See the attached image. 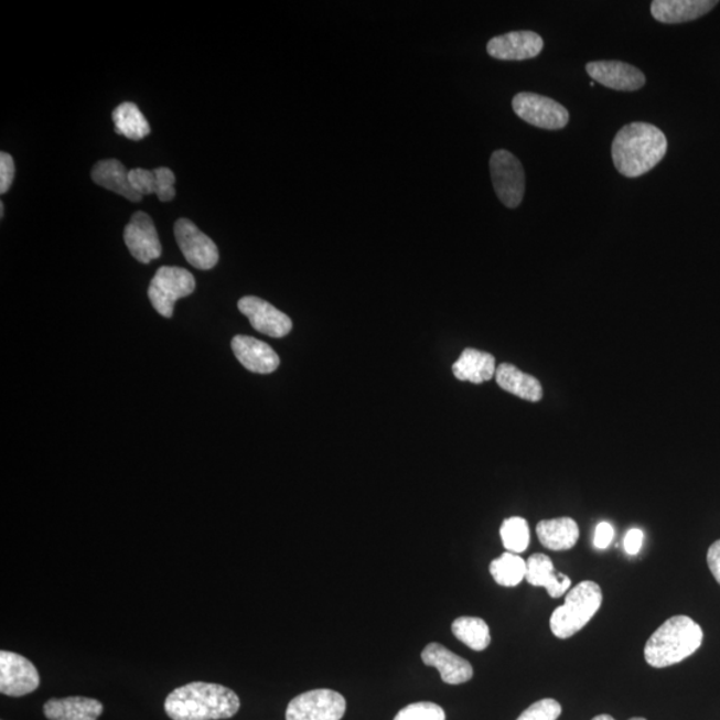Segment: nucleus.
<instances>
[{
    "label": "nucleus",
    "mask_w": 720,
    "mask_h": 720,
    "mask_svg": "<svg viewBox=\"0 0 720 720\" xmlns=\"http://www.w3.org/2000/svg\"><path fill=\"white\" fill-rule=\"evenodd\" d=\"M707 565H709L713 578L720 584V539L713 541L710 546L709 552H707Z\"/></svg>",
    "instance_id": "nucleus-35"
},
{
    "label": "nucleus",
    "mask_w": 720,
    "mask_h": 720,
    "mask_svg": "<svg viewBox=\"0 0 720 720\" xmlns=\"http://www.w3.org/2000/svg\"><path fill=\"white\" fill-rule=\"evenodd\" d=\"M238 309L250 321L251 326L265 335L283 337L290 334L292 322L284 312L257 297L241 298Z\"/></svg>",
    "instance_id": "nucleus-12"
},
{
    "label": "nucleus",
    "mask_w": 720,
    "mask_h": 720,
    "mask_svg": "<svg viewBox=\"0 0 720 720\" xmlns=\"http://www.w3.org/2000/svg\"><path fill=\"white\" fill-rule=\"evenodd\" d=\"M592 720H616V719H614V718L611 717V716H608V713H603V716H598V717H595V718L592 719Z\"/></svg>",
    "instance_id": "nucleus-36"
},
{
    "label": "nucleus",
    "mask_w": 720,
    "mask_h": 720,
    "mask_svg": "<svg viewBox=\"0 0 720 720\" xmlns=\"http://www.w3.org/2000/svg\"><path fill=\"white\" fill-rule=\"evenodd\" d=\"M175 239L183 257L197 270L214 269L219 262V250L212 238L203 234L193 222L182 218L175 223Z\"/></svg>",
    "instance_id": "nucleus-9"
},
{
    "label": "nucleus",
    "mask_w": 720,
    "mask_h": 720,
    "mask_svg": "<svg viewBox=\"0 0 720 720\" xmlns=\"http://www.w3.org/2000/svg\"><path fill=\"white\" fill-rule=\"evenodd\" d=\"M41 685L40 673L28 658L17 653L0 652V692L24 697Z\"/></svg>",
    "instance_id": "nucleus-10"
},
{
    "label": "nucleus",
    "mask_w": 720,
    "mask_h": 720,
    "mask_svg": "<svg viewBox=\"0 0 720 720\" xmlns=\"http://www.w3.org/2000/svg\"><path fill=\"white\" fill-rule=\"evenodd\" d=\"M115 132L131 140H142L151 129L142 111L131 101H125L112 111Z\"/></svg>",
    "instance_id": "nucleus-24"
},
{
    "label": "nucleus",
    "mask_w": 720,
    "mask_h": 720,
    "mask_svg": "<svg viewBox=\"0 0 720 720\" xmlns=\"http://www.w3.org/2000/svg\"><path fill=\"white\" fill-rule=\"evenodd\" d=\"M603 594L599 584L584 581L566 595L562 606L550 617L551 633L559 640L571 638L588 624L601 609Z\"/></svg>",
    "instance_id": "nucleus-4"
},
{
    "label": "nucleus",
    "mask_w": 720,
    "mask_h": 720,
    "mask_svg": "<svg viewBox=\"0 0 720 720\" xmlns=\"http://www.w3.org/2000/svg\"><path fill=\"white\" fill-rule=\"evenodd\" d=\"M501 538L508 552H525L530 545V527L527 520L520 516L506 519L501 527Z\"/></svg>",
    "instance_id": "nucleus-27"
},
{
    "label": "nucleus",
    "mask_w": 720,
    "mask_h": 720,
    "mask_svg": "<svg viewBox=\"0 0 720 720\" xmlns=\"http://www.w3.org/2000/svg\"><path fill=\"white\" fill-rule=\"evenodd\" d=\"M614 539V527L608 524V522H602L595 528V538L594 546L599 550H606L611 545V541Z\"/></svg>",
    "instance_id": "nucleus-33"
},
{
    "label": "nucleus",
    "mask_w": 720,
    "mask_h": 720,
    "mask_svg": "<svg viewBox=\"0 0 720 720\" xmlns=\"http://www.w3.org/2000/svg\"><path fill=\"white\" fill-rule=\"evenodd\" d=\"M3 216H4V205H3V202H2V203H0V218H3Z\"/></svg>",
    "instance_id": "nucleus-37"
},
{
    "label": "nucleus",
    "mask_w": 720,
    "mask_h": 720,
    "mask_svg": "<svg viewBox=\"0 0 720 720\" xmlns=\"http://www.w3.org/2000/svg\"><path fill=\"white\" fill-rule=\"evenodd\" d=\"M513 108L528 125L544 130L565 129L570 115L558 101L534 93H520L513 99Z\"/></svg>",
    "instance_id": "nucleus-8"
},
{
    "label": "nucleus",
    "mask_w": 720,
    "mask_h": 720,
    "mask_svg": "<svg viewBox=\"0 0 720 720\" xmlns=\"http://www.w3.org/2000/svg\"><path fill=\"white\" fill-rule=\"evenodd\" d=\"M235 356L248 372L271 374L280 365L279 356L269 344L252 336L237 335L232 342Z\"/></svg>",
    "instance_id": "nucleus-16"
},
{
    "label": "nucleus",
    "mask_w": 720,
    "mask_h": 720,
    "mask_svg": "<svg viewBox=\"0 0 720 720\" xmlns=\"http://www.w3.org/2000/svg\"><path fill=\"white\" fill-rule=\"evenodd\" d=\"M495 378L496 384L503 390L515 395V397L528 401H539L544 398V388H541L539 380L531 377V375L520 372L518 367L509 365V363H502L496 368Z\"/></svg>",
    "instance_id": "nucleus-22"
},
{
    "label": "nucleus",
    "mask_w": 720,
    "mask_h": 720,
    "mask_svg": "<svg viewBox=\"0 0 720 720\" xmlns=\"http://www.w3.org/2000/svg\"><path fill=\"white\" fill-rule=\"evenodd\" d=\"M490 171L496 195L508 208H516L525 196V170L519 159L506 150L495 151L490 159Z\"/></svg>",
    "instance_id": "nucleus-6"
},
{
    "label": "nucleus",
    "mask_w": 720,
    "mask_h": 720,
    "mask_svg": "<svg viewBox=\"0 0 720 720\" xmlns=\"http://www.w3.org/2000/svg\"><path fill=\"white\" fill-rule=\"evenodd\" d=\"M588 74L604 87L616 92H636L646 83V76L640 68L620 61L591 62Z\"/></svg>",
    "instance_id": "nucleus-13"
},
{
    "label": "nucleus",
    "mask_w": 720,
    "mask_h": 720,
    "mask_svg": "<svg viewBox=\"0 0 720 720\" xmlns=\"http://www.w3.org/2000/svg\"><path fill=\"white\" fill-rule=\"evenodd\" d=\"M240 700L233 690L216 684L193 681L172 691L164 702L172 720H221L233 718Z\"/></svg>",
    "instance_id": "nucleus-1"
},
{
    "label": "nucleus",
    "mask_w": 720,
    "mask_h": 720,
    "mask_svg": "<svg viewBox=\"0 0 720 720\" xmlns=\"http://www.w3.org/2000/svg\"><path fill=\"white\" fill-rule=\"evenodd\" d=\"M15 178L14 159L8 152L0 154V193L6 194Z\"/></svg>",
    "instance_id": "nucleus-32"
},
{
    "label": "nucleus",
    "mask_w": 720,
    "mask_h": 720,
    "mask_svg": "<svg viewBox=\"0 0 720 720\" xmlns=\"http://www.w3.org/2000/svg\"><path fill=\"white\" fill-rule=\"evenodd\" d=\"M628 720H647V719H645V718H631Z\"/></svg>",
    "instance_id": "nucleus-38"
},
{
    "label": "nucleus",
    "mask_w": 720,
    "mask_h": 720,
    "mask_svg": "<svg viewBox=\"0 0 720 720\" xmlns=\"http://www.w3.org/2000/svg\"><path fill=\"white\" fill-rule=\"evenodd\" d=\"M717 4L712 0H654L652 14L660 23H686L703 17Z\"/></svg>",
    "instance_id": "nucleus-18"
},
{
    "label": "nucleus",
    "mask_w": 720,
    "mask_h": 720,
    "mask_svg": "<svg viewBox=\"0 0 720 720\" xmlns=\"http://www.w3.org/2000/svg\"><path fill=\"white\" fill-rule=\"evenodd\" d=\"M526 560L516 554L505 552L490 565L494 581L503 588H515L526 579Z\"/></svg>",
    "instance_id": "nucleus-26"
},
{
    "label": "nucleus",
    "mask_w": 720,
    "mask_h": 720,
    "mask_svg": "<svg viewBox=\"0 0 720 720\" xmlns=\"http://www.w3.org/2000/svg\"><path fill=\"white\" fill-rule=\"evenodd\" d=\"M129 180L131 187L142 197L158 193L159 180L154 170L132 169L129 172Z\"/></svg>",
    "instance_id": "nucleus-30"
},
{
    "label": "nucleus",
    "mask_w": 720,
    "mask_h": 720,
    "mask_svg": "<svg viewBox=\"0 0 720 720\" xmlns=\"http://www.w3.org/2000/svg\"><path fill=\"white\" fill-rule=\"evenodd\" d=\"M129 172L126 165L117 161V159H106V161H100L94 165L92 178L98 186L122 195L131 202H140L142 196L131 187Z\"/></svg>",
    "instance_id": "nucleus-21"
},
{
    "label": "nucleus",
    "mask_w": 720,
    "mask_h": 720,
    "mask_svg": "<svg viewBox=\"0 0 720 720\" xmlns=\"http://www.w3.org/2000/svg\"><path fill=\"white\" fill-rule=\"evenodd\" d=\"M452 634L474 652H483L492 643V634L486 622L481 617L461 616L452 622Z\"/></svg>",
    "instance_id": "nucleus-25"
},
{
    "label": "nucleus",
    "mask_w": 720,
    "mask_h": 720,
    "mask_svg": "<svg viewBox=\"0 0 720 720\" xmlns=\"http://www.w3.org/2000/svg\"><path fill=\"white\" fill-rule=\"evenodd\" d=\"M422 660L426 666L436 667L444 684L448 685L466 684L474 677V668L469 660L450 652L439 643H430L425 647Z\"/></svg>",
    "instance_id": "nucleus-15"
},
{
    "label": "nucleus",
    "mask_w": 720,
    "mask_h": 720,
    "mask_svg": "<svg viewBox=\"0 0 720 720\" xmlns=\"http://www.w3.org/2000/svg\"><path fill=\"white\" fill-rule=\"evenodd\" d=\"M562 713V706L554 699H541L520 713L516 720H557Z\"/></svg>",
    "instance_id": "nucleus-29"
},
{
    "label": "nucleus",
    "mask_w": 720,
    "mask_h": 720,
    "mask_svg": "<svg viewBox=\"0 0 720 720\" xmlns=\"http://www.w3.org/2000/svg\"><path fill=\"white\" fill-rule=\"evenodd\" d=\"M346 699L333 690H312L292 699L286 720H341L346 712Z\"/></svg>",
    "instance_id": "nucleus-7"
},
{
    "label": "nucleus",
    "mask_w": 720,
    "mask_h": 720,
    "mask_svg": "<svg viewBox=\"0 0 720 720\" xmlns=\"http://www.w3.org/2000/svg\"><path fill=\"white\" fill-rule=\"evenodd\" d=\"M667 152V139L658 127L635 122L617 131L611 148L615 169L627 178L647 174Z\"/></svg>",
    "instance_id": "nucleus-2"
},
{
    "label": "nucleus",
    "mask_w": 720,
    "mask_h": 720,
    "mask_svg": "<svg viewBox=\"0 0 720 720\" xmlns=\"http://www.w3.org/2000/svg\"><path fill=\"white\" fill-rule=\"evenodd\" d=\"M455 378L474 385L492 380L496 374L495 358L492 354L466 348L452 366Z\"/></svg>",
    "instance_id": "nucleus-20"
},
{
    "label": "nucleus",
    "mask_w": 720,
    "mask_h": 720,
    "mask_svg": "<svg viewBox=\"0 0 720 720\" xmlns=\"http://www.w3.org/2000/svg\"><path fill=\"white\" fill-rule=\"evenodd\" d=\"M544 46V37L534 31H513L493 37L487 44V53L499 61H527L538 56Z\"/></svg>",
    "instance_id": "nucleus-14"
},
{
    "label": "nucleus",
    "mask_w": 720,
    "mask_h": 720,
    "mask_svg": "<svg viewBox=\"0 0 720 720\" xmlns=\"http://www.w3.org/2000/svg\"><path fill=\"white\" fill-rule=\"evenodd\" d=\"M526 563V581L535 588H545L551 598L563 597L569 591L571 579L556 570L550 557L533 554Z\"/></svg>",
    "instance_id": "nucleus-17"
},
{
    "label": "nucleus",
    "mask_w": 720,
    "mask_h": 720,
    "mask_svg": "<svg viewBox=\"0 0 720 720\" xmlns=\"http://www.w3.org/2000/svg\"><path fill=\"white\" fill-rule=\"evenodd\" d=\"M195 286L193 273L182 267H161L149 286L152 308L162 316L171 318L174 314L175 303L193 294Z\"/></svg>",
    "instance_id": "nucleus-5"
},
{
    "label": "nucleus",
    "mask_w": 720,
    "mask_h": 720,
    "mask_svg": "<svg viewBox=\"0 0 720 720\" xmlns=\"http://www.w3.org/2000/svg\"><path fill=\"white\" fill-rule=\"evenodd\" d=\"M43 711L49 720H97L104 712V705L97 699L69 697L50 699Z\"/></svg>",
    "instance_id": "nucleus-19"
},
{
    "label": "nucleus",
    "mask_w": 720,
    "mask_h": 720,
    "mask_svg": "<svg viewBox=\"0 0 720 720\" xmlns=\"http://www.w3.org/2000/svg\"><path fill=\"white\" fill-rule=\"evenodd\" d=\"M703 630L686 615L667 620L649 636L645 647V659L655 668L680 664L702 646Z\"/></svg>",
    "instance_id": "nucleus-3"
},
{
    "label": "nucleus",
    "mask_w": 720,
    "mask_h": 720,
    "mask_svg": "<svg viewBox=\"0 0 720 720\" xmlns=\"http://www.w3.org/2000/svg\"><path fill=\"white\" fill-rule=\"evenodd\" d=\"M159 180L158 200L161 202H170L175 197V182L176 178L174 172L168 168H158L154 170Z\"/></svg>",
    "instance_id": "nucleus-31"
},
{
    "label": "nucleus",
    "mask_w": 720,
    "mask_h": 720,
    "mask_svg": "<svg viewBox=\"0 0 720 720\" xmlns=\"http://www.w3.org/2000/svg\"><path fill=\"white\" fill-rule=\"evenodd\" d=\"M643 538H645V535H643V531L640 530V528H631L623 540L624 550H626L630 556H636V554L642 549Z\"/></svg>",
    "instance_id": "nucleus-34"
},
{
    "label": "nucleus",
    "mask_w": 720,
    "mask_h": 720,
    "mask_svg": "<svg viewBox=\"0 0 720 720\" xmlns=\"http://www.w3.org/2000/svg\"><path fill=\"white\" fill-rule=\"evenodd\" d=\"M394 720H445V712L436 703L418 702L406 706Z\"/></svg>",
    "instance_id": "nucleus-28"
},
{
    "label": "nucleus",
    "mask_w": 720,
    "mask_h": 720,
    "mask_svg": "<svg viewBox=\"0 0 720 720\" xmlns=\"http://www.w3.org/2000/svg\"><path fill=\"white\" fill-rule=\"evenodd\" d=\"M540 544L552 551L571 550L579 539L577 522L567 518L541 520L537 526Z\"/></svg>",
    "instance_id": "nucleus-23"
},
{
    "label": "nucleus",
    "mask_w": 720,
    "mask_h": 720,
    "mask_svg": "<svg viewBox=\"0 0 720 720\" xmlns=\"http://www.w3.org/2000/svg\"><path fill=\"white\" fill-rule=\"evenodd\" d=\"M125 244L140 264L149 265L151 260L162 255V245L154 222L143 212L131 216L129 225L125 228Z\"/></svg>",
    "instance_id": "nucleus-11"
}]
</instances>
